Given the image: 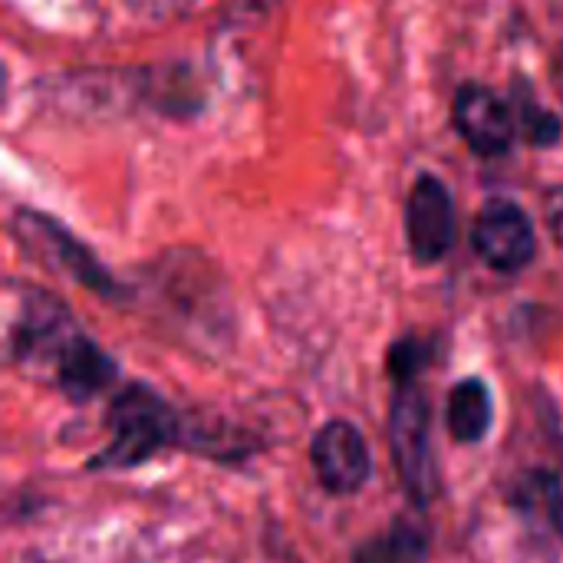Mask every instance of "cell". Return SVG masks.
<instances>
[{
    "mask_svg": "<svg viewBox=\"0 0 563 563\" xmlns=\"http://www.w3.org/2000/svg\"><path fill=\"white\" fill-rule=\"evenodd\" d=\"M472 244L478 257L498 274H518L534 261V228L531 218L515 201H488L475 221Z\"/></svg>",
    "mask_w": 563,
    "mask_h": 563,
    "instance_id": "4",
    "label": "cell"
},
{
    "mask_svg": "<svg viewBox=\"0 0 563 563\" xmlns=\"http://www.w3.org/2000/svg\"><path fill=\"white\" fill-rule=\"evenodd\" d=\"M429 558V541L419 528H412L409 521L393 525L389 534L369 541L360 548L356 563H426Z\"/></svg>",
    "mask_w": 563,
    "mask_h": 563,
    "instance_id": "11",
    "label": "cell"
},
{
    "mask_svg": "<svg viewBox=\"0 0 563 563\" xmlns=\"http://www.w3.org/2000/svg\"><path fill=\"white\" fill-rule=\"evenodd\" d=\"M445 422H449V432L455 442H462V445L482 442L495 422L492 389L478 376H465L462 383H455L449 393Z\"/></svg>",
    "mask_w": 563,
    "mask_h": 563,
    "instance_id": "9",
    "label": "cell"
},
{
    "mask_svg": "<svg viewBox=\"0 0 563 563\" xmlns=\"http://www.w3.org/2000/svg\"><path fill=\"white\" fill-rule=\"evenodd\" d=\"M106 426H109L112 439L92 459V468L142 465V462L155 459L158 452H165L168 445H175L178 432H181L175 409L145 383H132L112 399Z\"/></svg>",
    "mask_w": 563,
    "mask_h": 563,
    "instance_id": "1",
    "label": "cell"
},
{
    "mask_svg": "<svg viewBox=\"0 0 563 563\" xmlns=\"http://www.w3.org/2000/svg\"><path fill=\"white\" fill-rule=\"evenodd\" d=\"M82 336V330L73 323L69 310L49 297L46 290H23L16 320L10 327V356L30 369V373H46L49 379L56 376L63 356L69 346Z\"/></svg>",
    "mask_w": 563,
    "mask_h": 563,
    "instance_id": "3",
    "label": "cell"
},
{
    "mask_svg": "<svg viewBox=\"0 0 563 563\" xmlns=\"http://www.w3.org/2000/svg\"><path fill=\"white\" fill-rule=\"evenodd\" d=\"M544 211H548V224L554 231V238L563 244V188L548 191V201H544Z\"/></svg>",
    "mask_w": 563,
    "mask_h": 563,
    "instance_id": "12",
    "label": "cell"
},
{
    "mask_svg": "<svg viewBox=\"0 0 563 563\" xmlns=\"http://www.w3.org/2000/svg\"><path fill=\"white\" fill-rule=\"evenodd\" d=\"M389 442L399 478L409 498L426 508L439 488L435 455H432V412L426 389L416 379H396L393 409H389Z\"/></svg>",
    "mask_w": 563,
    "mask_h": 563,
    "instance_id": "2",
    "label": "cell"
},
{
    "mask_svg": "<svg viewBox=\"0 0 563 563\" xmlns=\"http://www.w3.org/2000/svg\"><path fill=\"white\" fill-rule=\"evenodd\" d=\"M33 224L40 228L43 241L49 244L46 251H49V257H53L59 267H66L76 280H82V284H86L89 290H96V294H115L112 277L96 264V257H92L82 244H76L66 231H59V228H56V224H49V221L33 218Z\"/></svg>",
    "mask_w": 563,
    "mask_h": 563,
    "instance_id": "10",
    "label": "cell"
},
{
    "mask_svg": "<svg viewBox=\"0 0 563 563\" xmlns=\"http://www.w3.org/2000/svg\"><path fill=\"white\" fill-rule=\"evenodd\" d=\"M455 125L478 155H505L521 129L515 109L488 86L468 82L455 96Z\"/></svg>",
    "mask_w": 563,
    "mask_h": 563,
    "instance_id": "7",
    "label": "cell"
},
{
    "mask_svg": "<svg viewBox=\"0 0 563 563\" xmlns=\"http://www.w3.org/2000/svg\"><path fill=\"white\" fill-rule=\"evenodd\" d=\"M406 238L416 264H439L455 244V205L435 175H422L409 195Z\"/></svg>",
    "mask_w": 563,
    "mask_h": 563,
    "instance_id": "5",
    "label": "cell"
},
{
    "mask_svg": "<svg viewBox=\"0 0 563 563\" xmlns=\"http://www.w3.org/2000/svg\"><path fill=\"white\" fill-rule=\"evenodd\" d=\"M310 455H313L320 485L333 495H356L373 475L369 445H366L363 432L346 419L327 422L317 432Z\"/></svg>",
    "mask_w": 563,
    "mask_h": 563,
    "instance_id": "6",
    "label": "cell"
},
{
    "mask_svg": "<svg viewBox=\"0 0 563 563\" xmlns=\"http://www.w3.org/2000/svg\"><path fill=\"white\" fill-rule=\"evenodd\" d=\"M115 363L112 356H106L86 333L69 346V353L63 356L53 383L63 396H69L73 402H89L92 396H99L112 379H115Z\"/></svg>",
    "mask_w": 563,
    "mask_h": 563,
    "instance_id": "8",
    "label": "cell"
}]
</instances>
